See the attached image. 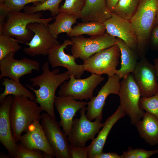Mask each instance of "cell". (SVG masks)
I'll return each mask as SVG.
<instances>
[{
  "mask_svg": "<svg viewBox=\"0 0 158 158\" xmlns=\"http://www.w3.org/2000/svg\"><path fill=\"white\" fill-rule=\"evenodd\" d=\"M42 69V73L30 78L31 85L26 84L25 86L34 92L35 101L39 104L42 110L56 120L54 108L56 91L59 86L70 79V76L68 71L59 73V68L50 71L47 61L44 63Z\"/></svg>",
  "mask_w": 158,
  "mask_h": 158,
  "instance_id": "obj_1",
  "label": "cell"
},
{
  "mask_svg": "<svg viewBox=\"0 0 158 158\" xmlns=\"http://www.w3.org/2000/svg\"><path fill=\"white\" fill-rule=\"evenodd\" d=\"M42 111L35 101L23 96H13L9 117L12 134L16 142L30 124L35 120H41Z\"/></svg>",
  "mask_w": 158,
  "mask_h": 158,
  "instance_id": "obj_2",
  "label": "cell"
},
{
  "mask_svg": "<svg viewBox=\"0 0 158 158\" xmlns=\"http://www.w3.org/2000/svg\"><path fill=\"white\" fill-rule=\"evenodd\" d=\"M158 11V0H141L130 21L137 36V53L141 57L145 50Z\"/></svg>",
  "mask_w": 158,
  "mask_h": 158,
  "instance_id": "obj_3",
  "label": "cell"
},
{
  "mask_svg": "<svg viewBox=\"0 0 158 158\" xmlns=\"http://www.w3.org/2000/svg\"><path fill=\"white\" fill-rule=\"evenodd\" d=\"M41 12L30 14L25 12L10 11L7 16L2 28V34L15 37L19 42L25 44L34 36L33 32L27 28L30 23H41L48 25L55 18H42Z\"/></svg>",
  "mask_w": 158,
  "mask_h": 158,
  "instance_id": "obj_4",
  "label": "cell"
},
{
  "mask_svg": "<svg viewBox=\"0 0 158 158\" xmlns=\"http://www.w3.org/2000/svg\"><path fill=\"white\" fill-rule=\"evenodd\" d=\"M118 95L120 106L130 118L131 123L136 126L145 112L139 107L141 94L132 73L120 81Z\"/></svg>",
  "mask_w": 158,
  "mask_h": 158,
  "instance_id": "obj_5",
  "label": "cell"
},
{
  "mask_svg": "<svg viewBox=\"0 0 158 158\" xmlns=\"http://www.w3.org/2000/svg\"><path fill=\"white\" fill-rule=\"evenodd\" d=\"M116 38L106 32L101 35L85 38L82 35L71 37L73 45L72 55L75 58L85 61L98 52L116 43Z\"/></svg>",
  "mask_w": 158,
  "mask_h": 158,
  "instance_id": "obj_6",
  "label": "cell"
},
{
  "mask_svg": "<svg viewBox=\"0 0 158 158\" xmlns=\"http://www.w3.org/2000/svg\"><path fill=\"white\" fill-rule=\"evenodd\" d=\"M121 55L120 49L116 43L96 53L83 64L85 71L97 75H107L108 77L116 73Z\"/></svg>",
  "mask_w": 158,
  "mask_h": 158,
  "instance_id": "obj_7",
  "label": "cell"
},
{
  "mask_svg": "<svg viewBox=\"0 0 158 158\" xmlns=\"http://www.w3.org/2000/svg\"><path fill=\"white\" fill-rule=\"evenodd\" d=\"M70 80L60 85L58 92L59 96H70L76 100L87 101L93 97V93L97 86L105 79L101 75L92 73L85 78H76L70 76Z\"/></svg>",
  "mask_w": 158,
  "mask_h": 158,
  "instance_id": "obj_8",
  "label": "cell"
},
{
  "mask_svg": "<svg viewBox=\"0 0 158 158\" xmlns=\"http://www.w3.org/2000/svg\"><path fill=\"white\" fill-rule=\"evenodd\" d=\"M86 110L85 107L80 109V118L73 119L71 132L67 136L70 144L78 147L86 146V142L93 140L104 125L100 120L96 119L93 122L88 119Z\"/></svg>",
  "mask_w": 158,
  "mask_h": 158,
  "instance_id": "obj_9",
  "label": "cell"
},
{
  "mask_svg": "<svg viewBox=\"0 0 158 158\" xmlns=\"http://www.w3.org/2000/svg\"><path fill=\"white\" fill-rule=\"evenodd\" d=\"M48 26L41 23H32L28 25L27 28L34 35L30 42L25 44L29 46L23 49L25 53L32 56L40 55L47 56L51 47L60 44L57 39L51 35Z\"/></svg>",
  "mask_w": 158,
  "mask_h": 158,
  "instance_id": "obj_10",
  "label": "cell"
},
{
  "mask_svg": "<svg viewBox=\"0 0 158 158\" xmlns=\"http://www.w3.org/2000/svg\"><path fill=\"white\" fill-rule=\"evenodd\" d=\"M40 123L56 158H72L67 137L56 120L47 113L42 114Z\"/></svg>",
  "mask_w": 158,
  "mask_h": 158,
  "instance_id": "obj_11",
  "label": "cell"
},
{
  "mask_svg": "<svg viewBox=\"0 0 158 158\" xmlns=\"http://www.w3.org/2000/svg\"><path fill=\"white\" fill-rule=\"evenodd\" d=\"M15 53H10L0 61V79L8 77L20 82L23 76L31 73L33 70H40V64L37 61L24 57L19 60L14 58Z\"/></svg>",
  "mask_w": 158,
  "mask_h": 158,
  "instance_id": "obj_12",
  "label": "cell"
},
{
  "mask_svg": "<svg viewBox=\"0 0 158 158\" xmlns=\"http://www.w3.org/2000/svg\"><path fill=\"white\" fill-rule=\"evenodd\" d=\"M132 74L142 97H149L158 92V78L154 65L145 56L140 57Z\"/></svg>",
  "mask_w": 158,
  "mask_h": 158,
  "instance_id": "obj_13",
  "label": "cell"
},
{
  "mask_svg": "<svg viewBox=\"0 0 158 158\" xmlns=\"http://www.w3.org/2000/svg\"><path fill=\"white\" fill-rule=\"evenodd\" d=\"M71 40H65L61 44L55 45L49 49L48 55L49 62L52 68L62 67L68 70L70 76L80 78L85 71L83 64H78L72 55L66 54L65 49L73 45Z\"/></svg>",
  "mask_w": 158,
  "mask_h": 158,
  "instance_id": "obj_14",
  "label": "cell"
},
{
  "mask_svg": "<svg viewBox=\"0 0 158 158\" xmlns=\"http://www.w3.org/2000/svg\"><path fill=\"white\" fill-rule=\"evenodd\" d=\"M120 79L116 74L109 77L97 95L93 97L87 103L86 114L90 121L97 119L102 121V111L107 97L111 94L118 95L120 87Z\"/></svg>",
  "mask_w": 158,
  "mask_h": 158,
  "instance_id": "obj_15",
  "label": "cell"
},
{
  "mask_svg": "<svg viewBox=\"0 0 158 158\" xmlns=\"http://www.w3.org/2000/svg\"><path fill=\"white\" fill-rule=\"evenodd\" d=\"M103 23L107 33L121 39L132 49L137 52V39L130 20L112 13L111 17Z\"/></svg>",
  "mask_w": 158,
  "mask_h": 158,
  "instance_id": "obj_16",
  "label": "cell"
},
{
  "mask_svg": "<svg viewBox=\"0 0 158 158\" xmlns=\"http://www.w3.org/2000/svg\"><path fill=\"white\" fill-rule=\"evenodd\" d=\"M76 100L70 96H56L55 99L54 105L60 118L59 124L62 127L63 132L67 137L71 132L76 113L87 105L86 102Z\"/></svg>",
  "mask_w": 158,
  "mask_h": 158,
  "instance_id": "obj_17",
  "label": "cell"
},
{
  "mask_svg": "<svg viewBox=\"0 0 158 158\" xmlns=\"http://www.w3.org/2000/svg\"><path fill=\"white\" fill-rule=\"evenodd\" d=\"M25 133L22 135L19 141L28 149L40 150L55 157L39 120H35L28 126Z\"/></svg>",
  "mask_w": 158,
  "mask_h": 158,
  "instance_id": "obj_18",
  "label": "cell"
},
{
  "mask_svg": "<svg viewBox=\"0 0 158 158\" xmlns=\"http://www.w3.org/2000/svg\"><path fill=\"white\" fill-rule=\"evenodd\" d=\"M13 95H8L0 102V141L11 158H14L17 150V142L12 134L9 111Z\"/></svg>",
  "mask_w": 158,
  "mask_h": 158,
  "instance_id": "obj_19",
  "label": "cell"
},
{
  "mask_svg": "<svg viewBox=\"0 0 158 158\" xmlns=\"http://www.w3.org/2000/svg\"><path fill=\"white\" fill-rule=\"evenodd\" d=\"M126 114L119 105L115 112L108 117L104 123L102 129L99 132L97 137L92 140L88 153V158H95L103 152L108 135L115 123Z\"/></svg>",
  "mask_w": 158,
  "mask_h": 158,
  "instance_id": "obj_20",
  "label": "cell"
},
{
  "mask_svg": "<svg viewBox=\"0 0 158 158\" xmlns=\"http://www.w3.org/2000/svg\"><path fill=\"white\" fill-rule=\"evenodd\" d=\"M81 14L83 22L103 23L112 15L107 8L106 0H86Z\"/></svg>",
  "mask_w": 158,
  "mask_h": 158,
  "instance_id": "obj_21",
  "label": "cell"
},
{
  "mask_svg": "<svg viewBox=\"0 0 158 158\" xmlns=\"http://www.w3.org/2000/svg\"><path fill=\"white\" fill-rule=\"evenodd\" d=\"M116 43L120 50L121 63V68L117 70L116 74L121 80L125 78L129 74L133 73L138 63L137 53L119 38H116Z\"/></svg>",
  "mask_w": 158,
  "mask_h": 158,
  "instance_id": "obj_22",
  "label": "cell"
},
{
  "mask_svg": "<svg viewBox=\"0 0 158 158\" xmlns=\"http://www.w3.org/2000/svg\"><path fill=\"white\" fill-rule=\"evenodd\" d=\"M136 126L140 137L150 145H158V119L146 112Z\"/></svg>",
  "mask_w": 158,
  "mask_h": 158,
  "instance_id": "obj_23",
  "label": "cell"
},
{
  "mask_svg": "<svg viewBox=\"0 0 158 158\" xmlns=\"http://www.w3.org/2000/svg\"><path fill=\"white\" fill-rule=\"evenodd\" d=\"M54 18L55 21L49 24L48 26L51 35L56 39L62 33H66L68 36L72 29V25L80 18L76 16L69 15L63 12H59Z\"/></svg>",
  "mask_w": 158,
  "mask_h": 158,
  "instance_id": "obj_24",
  "label": "cell"
},
{
  "mask_svg": "<svg viewBox=\"0 0 158 158\" xmlns=\"http://www.w3.org/2000/svg\"><path fill=\"white\" fill-rule=\"evenodd\" d=\"M1 84L4 86L5 89L4 92L0 94V102L6 97L10 95L14 96H23L28 98L31 100L35 101V95L20 82H17L7 77L4 78Z\"/></svg>",
  "mask_w": 158,
  "mask_h": 158,
  "instance_id": "obj_25",
  "label": "cell"
},
{
  "mask_svg": "<svg viewBox=\"0 0 158 158\" xmlns=\"http://www.w3.org/2000/svg\"><path fill=\"white\" fill-rule=\"evenodd\" d=\"M106 28L102 22L90 21L78 23L74 26L68 36L71 37L87 35L90 36L105 33Z\"/></svg>",
  "mask_w": 158,
  "mask_h": 158,
  "instance_id": "obj_26",
  "label": "cell"
},
{
  "mask_svg": "<svg viewBox=\"0 0 158 158\" xmlns=\"http://www.w3.org/2000/svg\"><path fill=\"white\" fill-rule=\"evenodd\" d=\"M141 0H119L112 13L130 20L136 11Z\"/></svg>",
  "mask_w": 158,
  "mask_h": 158,
  "instance_id": "obj_27",
  "label": "cell"
},
{
  "mask_svg": "<svg viewBox=\"0 0 158 158\" xmlns=\"http://www.w3.org/2000/svg\"><path fill=\"white\" fill-rule=\"evenodd\" d=\"M62 0H47L42 3L33 4L32 6H25L23 9L24 12L30 14L48 10L51 12V16L54 17L59 13V5Z\"/></svg>",
  "mask_w": 158,
  "mask_h": 158,
  "instance_id": "obj_28",
  "label": "cell"
},
{
  "mask_svg": "<svg viewBox=\"0 0 158 158\" xmlns=\"http://www.w3.org/2000/svg\"><path fill=\"white\" fill-rule=\"evenodd\" d=\"M18 42L13 37L3 34H0V61L8 54L18 51L22 47Z\"/></svg>",
  "mask_w": 158,
  "mask_h": 158,
  "instance_id": "obj_29",
  "label": "cell"
},
{
  "mask_svg": "<svg viewBox=\"0 0 158 158\" xmlns=\"http://www.w3.org/2000/svg\"><path fill=\"white\" fill-rule=\"evenodd\" d=\"M85 2L86 0H65L63 4L59 7V12L75 16L81 18V11Z\"/></svg>",
  "mask_w": 158,
  "mask_h": 158,
  "instance_id": "obj_30",
  "label": "cell"
},
{
  "mask_svg": "<svg viewBox=\"0 0 158 158\" xmlns=\"http://www.w3.org/2000/svg\"><path fill=\"white\" fill-rule=\"evenodd\" d=\"M139 106L141 109L145 110L158 119V92L149 97H141Z\"/></svg>",
  "mask_w": 158,
  "mask_h": 158,
  "instance_id": "obj_31",
  "label": "cell"
},
{
  "mask_svg": "<svg viewBox=\"0 0 158 158\" xmlns=\"http://www.w3.org/2000/svg\"><path fill=\"white\" fill-rule=\"evenodd\" d=\"M158 153V149L147 151L142 148L134 149L129 147L126 151L123 152L122 158H149Z\"/></svg>",
  "mask_w": 158,
  "mask_h": 158,
  "instance_id": "obj_32",
  "label": "cell"
},
{
  "mask_svg": "<svg viewBox=\"0 0 158 158\" xmlns=\"http://www.w3.org/2000/svg\"><path fill=\"white\" fill-rule=\"evenodd\" d=\"M16 144L17 150L14 158H43V152L27 148L19 142Z\"/></svg>",
  "mask_w": 158,
  "mask_h": 158,
  "instance_id": "obj_33",
  "label": "cell"
},
{
  "mask_svg": "<svg viewBox=\"0 0 158 158\" xmlns=\"http://www.w3.org/2000/svg\"><path fill=\"white\" fill-rule=\"evenodd\" d=\"M47 0H6L4 3L11 11L20 12L26 5L30 3H40Z\"/></svg>",
  "mask_w": 158,
  "mask_h": 158,
  "instance_id": "obj_34",
  "label": "cell"
},
{
  "mask_svg": "<svg viewBox=\"0 0 158 158\" xmlns=\"http://www.w3.org/2000/svg\"><path fill=\"white\" fill-rule=\"evenodd\" d=\"M90 145L84 147H78L70 144L69 152L72 158H87Z\"/></svg>",
  "mask_w": 158,
  "mask_h": 158,
  "instance_id": "obj_35",
  "label": "cell"
},
{
  "mask_svg": "<svg viewBox=\"0 0 158 158\" xmlns=\"http://www.w3.org/2000/svg\"><path fill=\"white\" fill-rule=\"evenodd\" d=\"M10 11L9 8L4 3H0V34L2 33L3 26L7 15Z\"/></svg>",
  "mask_w": 158,
  "mask_h": 158,
  "instance_id": "obj_36",
  "label": "cell"
},
{
  "mask_svg": "<svg viewBox=\"0 0 158 158\" xmlns=\"http://www.w3.org/2000/svg\"><path fill=\"white\" fill-rule=\"evenodd\" d=\"M149 43L154 50H158V25L154 27L150 35Z\"/></svg>",
  "mask_w": 158,
  "mask_h": 158,
  "instance_id": "obj_37",
  "label": "cell"
},
{
  "mask_svg": "<svg viewBox=\"0 0 158 158\" xmlns=\"http://www.w3.org/2000/svg\"><path fill=\"white\" fill-rule=\"evenodd\" d=\"M95 158H122V157L116 152L104 153L102 152L96 156Z\"/></svg>",
  "mask_w": 158,
  "mask_h": 158,
  "instance_id": "obj_38",
  "label": "cell"
},
{
  "mask_svg": "<svg viewBox=\"0 0 158 158\" xmlns=\"http://www.w3.org/2000/svg\"><path fill=\"white\" fill-rule=\"evenodd\" d=\"M119 0H106L107 8L111 13Z\"/></svg>",
  "mask_w": 158,
  "mask_h": 158,
  "instance_id": "obj_39",
  "label": "cell"
},
{
  "mask_svg": "<svg viewBox=\"0 0 158 158\" xmlns=\"http://www.w3.org/2000/svg\"><path fill=\"white\" fill-rule=\"evenodd\" d=\"M154 67L158 78V58L154 59Z\"/></svg>",
  "mask_w": 158,
  "mask_h": 158,
  "instance_id": "obj_40",
  "label": "cell"
},
{
  "mask_svg": "<svg viewBox=\"0 0 158 158\" xmlns=\"http://www.w3.org/2000/svg\"><path fill=\"white\" fill-rule=\"evenodd\" d=\"M0 158H11V156H10L9 154L8 155L6 154H5L3 153H1L0 154Z\"/></svg>",
  "mask_w": 158,
  "mask_h": 158,
  "instance_id": "obj_41",
  "label": "cell"
},
{
  "mask_svg": "<svg viewBox=\"0 0 158 158\" xmlns=\"http://www.w3.org/2000/svg\"><path fill=\"white\" fill-rule=\"evenodd\" d=\"M158 25V11L155 20L153 28Z\"/></svg>",
  "mask_w": 158,
  "mask_h": 158,
  "instance_id": "obj_42",
  "label": "cell"
},
{
  "mask_svg": "<svg viewBox=\"0 0 158 158\" xmlns=\"http://www.w3.org/2000/svg\"><path fill=\"white\" fill-rule=\"evenodd\" d=\"M6 0H0V3H4Z\"/></svg>",
  "mask_w": 158,
  "mask_h": 158,
  "instance_id": "obj_43",
  "label": "cell"
},
{
  "mask_svg": "<svg viewBox=\"0 0 158 158\" xmlns=\"http://www.w3.org/2000/svg\"><path fill=\"white\" fill-rule=\"evenodd\" d=\"M157 149H158V147H157Z\"/></svg>",
  "mask_w": 158,
  "mask_h": 158,
  "instance_id": "obj_44",
  "label": "cell"
}]
</instances>
